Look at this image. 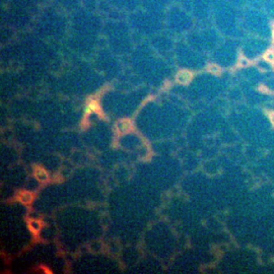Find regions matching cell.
Segmentation results:
<instances>
[{
  "instance_id": "1",
  "label": "cell",
  "mask_w": 274,
  "mask_h": 274,
  "mask_svg": "<svg viewBox=\"0 0 274 274\" xmlns=\"http://www.w3.org/2000/svg\"><path fill=\"white\" fill-rule=\"evenodd\" d=\"M192 79V73L189 72L188 70H183V71H180L178 73V75H177V80L180 82V83H183V84H187L191 81Z\"/></svg>"
},
{
  "instance_id": "2",
  "label": "cell",
  "mask_w": 274,
  "mask_h": 274,
  "mask_svg": "<svg viewBox=\"0 0 274 274\" xmlns=\"http://www.w3.org/2000/svg\"><path fill=\"white\" fill-rule=\"evenodd\" d=\"M131 128H132V125H131V122L129 120H122L119 122L117 125V129L121 134L129 132Z\"/></svg>"
},
{
  "instance_id": "3",
  "label": "cell",
  "mask_w": 274,
  "mask_h": 274,
  "mask_svg": "<svg viewBox=\"0 0 274 274\" xmlns=\"http://www.w3.org/2000/svg\"><path fill=\"white\" fill-rule=\"evenodd\" d=\"M35 176L36 178L40 181V182H46L48 181V174L46 173L45 170L42 168H37L36 171H35Z\"/></svg>"
},
{
  "instance_id": "4",
  "label": "cell",
  "mask_w": 274,
  "mask_h": 274,
  "mask_svg": "<svg viewBox=\"0 0 274 274\" xmlns=\"http://www.w3.org/2000/svg\"><path fill=\"white\" fill-rule=\"evenodd\" d=\"M33 199H34V196L32 193L30 192H22L21 193V195H19V200L24 204H30L33 201Z\"/></svg>"
},
{
  "instance_id": "5",
  "label": "cell",
  "mask_w": 274,
  "mask_h": 274,
  "mask_svg": "<svg viewBox=\"0 0 274 274\" xmlns=\"http://www.w3.org/2000/svg\"><path fill=\"white\" fill-rule=\"evenodd\" d=\"M29 225H30V230L34 231V233H38V231L40 230L41 227H42L41 222L39 221H30Z\"/></svg>"
},
{
  "instance_id": "6",
  "label": "cell",
  "mask_w": 274,
  "mask_h": 274,
  "mask_svg": "<svg viewBox=\"0 0 274 274\" xmlns=\"http://www.w3.org/2000/svg\"><path fill=\"white\" fill-rule=\"evenodd\" d=\"M264 58H265V60L268 61V62L274 63V51L273 50H268V51L265 53Z\"/></svg>"
},
{
  "instance_id": "7",
  "label": "cell",
  "mask_w": 274,
  "mask_h": 274,
  "mask_svg": "<svg viewBox=\"0 0 274 274\" xmlns=\"http://www.w3.org/2000/svg\"><path fill=\"white\" fill-rule=\"evenodd\" d=\"M208 70L211 73H214V74H218V73L221 72V69H219V67L216 66V65H210V66L208 67Z\"/></svg>"
},
{
  "instance_id": "8",
  "label": "cell",
  "mask_w": 274,
  "mask_h": 274,
  "mask_svg": "<svg viewBox=\"0 0 274 274\" xmlns=\"http://www.w3.org/2000/svg\"><path fill=\"white\" fill-rule=\"evenodd\" d=\"M239 64H240V66H242V67H246L249 65V60L246 59V58H241Z\"/></svg>"
},
{
  "instance_id": "9",
  "label": "cell",
  "mask_w": 274,
  "mask_h": 274,
  "mask_svg": "<svg viewBox=\"0 0 274 274\" xmlns=\"http://www.w3.org/2000/svg\"><path fill=\"white\" fill-rule=\"evenodd\" d=\"M270 121H271V123L274 125V113L270 114Z\"/></svg>"
},
{
  "instance_id": "10",
  "label": "cell",
  "mask_w": 274,
  "mask_h": 274,
  "mask_svg": "<svg viewBox=\"0 0 274 274\" xmlns=\"http://www.w3.org/2000/svg\"><path fill=\"white\" fill-rule=\"evenodd\" d=\"M273 38H274V30H273Z\"/></svg>"
}]
</instances>
